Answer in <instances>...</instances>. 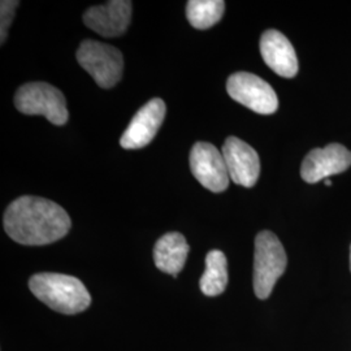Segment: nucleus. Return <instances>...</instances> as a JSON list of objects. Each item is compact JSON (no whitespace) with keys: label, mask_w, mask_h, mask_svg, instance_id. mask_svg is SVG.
Listing matches in <instances>:
<instances>
[{"label":"nucleus","mask_w":351,"mask_h":351,"mask_svg":"<svg viewBox=\"0 0 351 351\" xmlns=\"http://www.w3.org/2000/svg\"><path fill=\"white\" fill-rule=\"evenodd\" d=\"M71 224V217L62 206L32 195L13 201L3 219L5 233L26 246L53 243L68 234Z\"/></svg>","instance_id":"1"},{"label":"nucleus","mask_w":351,"mask_h":351,"mask_svg":"<svg viewBox=\"0 0 351 351\" xmlns=\"http://www.w3.org/2000/svg\"><path fill=\"white\" fill-rule=\"evenodd\" d=\"M29 288L39 301L60 314H80L91 303L88 289L77 277L38 274L29 280Z\"/></svg>","instance_id":"2"},{"label":"nucleus","mask_w":351,"mask_h":351,"mask_svg":"<svg viewBox=\"0 0 351 351\" xmlns=\"http://www.w3.org/2000/svg\"><path fill=\"white\" fill-rule=\"evenodd\" d=\"M288 256L282 243L269 230L261 232L255 239L254 291L259 300H267L284 275Z\"/></svg>","instance_id":"3"},{"label":"nucleus","mask_w":351,"mask_h":351,"mask_svg":"<svg viewBox=\"0 0 351 351\" xmlns=\"http://www.w3.org/2000/svg\"><path fill=\"white\" fill-rule=\"evenodd\" d=\"M77 62L103 88H113L123 77V53L111 45L86 39L77 50Z\"/></svg>","instance_id":"4"},{"label":"nucleus","mask_w":351,"mask_h":351,"mask_svg":"<svg viewBox=\"0 0 351 351\" xmlns=\"http://www.w3.org/2000/svg\"><path fill=\"white\" fill-rule=\"evenodd\" d=\"M14 106L25 114H43L53 125H64L69 113L63 93L46 82H29L17 90Z\"/></svg>","instance_id":"5"},{"label":"nucleus","mask_w":351,"mask_h":351,"mask_svg":"<svg viewBox=\"0 0 351 351\" xmlns=\"http://www.w3.org/2000/svg\"><path fill=\"white\" fill-rule=\"evenodd\" d=\"M226 91L232 99L241 103L254 112L272 114L278 108V99L272 86L258 75L239 72L230 75Z\"/></svg>","instance_id":"6"},{"label":"nucleus","mask_w":351,"mask_h":351,"mask_svg":"<svg viewBox=\"0 0 351 351\" xmlns=\"http://www.w3.org/2000/svg\"><path fill=\"white\" fill-rule=\"evenodd\" d=\"M190 169L203 188L221 193L229 186V172L223 152L211 143L198 142L190 151Z\"/></svg>","instance_id":"7"},{"label":"nucleus","mask_w":351,"mask_h":351,"mask_svg":"<svg viewBox=\"0 0 351 351\" xmlns=\"http://www.w3.org/2000/svg\"><path fill=\"white\" fill-rule=\"evenodd\" d=\"M165 103L159 98L147 101L138 112L134 114L126 128L120 145L125 150H137L146 147L155 138L165 117Z\"/></svg>","instance_id":"8"},{"label":"nucleus","mask_w":351,"mask_h":351,"mask_svg":"<svg viewBox=\"0 0 351 351\" xmlns=\"http://www.w3.org/2000/svg\"><path fill=\"white\" fill-rule=\"evenodd\" d=\"M350 165V151L339 143H330L324 149H314L304 158L301 176L306 182L316 184L345 172Z\"/></svg>","instance_id":"9"},{"label":"nucleus","mask_w":351,"mask_h":351,"mask_svg":"<svg viewBox=\"0 0 351 351\" xmlns=\"http://www.w3.org/2000/svg\"><path fill=\"white\" fill-rule=\"evenodd\" d=\"M221 152L230 180L241 186L252 188L261 173L258 152L245 141L236 137L226 138Z\"/></svg>","instance_id":"10"},{"label":"nucleus","mask_w":351,"mask_h":351,"mask_svg":"<svg viewBox=\"0 0 351 351\" xmlns=\"http://www.w3.org/2000/svg\"><path fill=\"white\" fill-rule=\"evenodd\" d=\"M132 1L111 0L101 5L88 8L84 14V23L101 37L123 36L130 24Z\"/></svg>","instance_id":"11"},{"label":"nucleus","mask_w":351,"mask_h":351,"mask_svg":"<svg viewBox=\"0 0 351 351\" xmlns=\"http://www.w3.org/2000/svg\"><path fill=\"white\" fill-rule=\"evenodd\" d=\"M261 53L264 63L284 78L298 73V59L293 45L278 30H267L261 38Z\"/></svg>","instance_id":"12"},{"label":"nucleus","mask_w":351,"mask_h":351,"mask_svg":"<svg viewBox=\"0 0 351 351\" xmlns=\"http://www.w3.org/2000/svg\"><path fill=\"white\" fill-rule=\"evenodd\" d=\"M186 239L177 232L167 233L158 239L154 247V262L164 274L177 276L188 259Z\"/></svg>","instance_id":"13"},{"label":"nucleus","mask_w":351,"mask_h":351,"mask_svg":"<svg viewBox=\"0 0 351 351\" xmlns=\"http://www.w3.org/2000/svg\"><path fill=\"white\" fill-rule=\"evenodd\" d=\"M228 285V264L224 252L210 251L206 256V271L201 277L199 287L207 297H216L224 293Z\"/></svg>","instance_id":"14"},{"label":"nucleus","mask_w":351,"mask_h":351,"mask_svg":"<svg viewBox=\"0 0 351 351\" xmlns=\"http://www.w3.org/2000/svg\"><path fill=\"white\" fill-rule=\"evenodd\" d=\"M226 11L221 0H190L186 4V17L193 27L206 30L216 25Z\"/></svg>","instance_id":"15"},{"label":"nucleus","mask_w":351,"mask_h":351,"mask_svg":"<svg viewBox=\"0 0 351 351\" xmlns=\"http://www.w3.org/2000/svg\"><path fill=\"white\" fill-rule=\"evenodd\" d=\"M0 4H1L0 7V37L1 38L0 39H1V43H4V40L8 36V29L12 24L14 11L20 3L11 1V0H3Z\"/></svg>","instance_id":"16"},{"label":"nucleus","mask_w":351,"mask_h":351,"mask_svg":"<svg viewBox=\"0 0 351 351\" xmlns=\"http://www.w3.org/2000/svg\"><path fill=\"white\" fill-rule=\"evenodd\" d=\"M324 182H326V186H332V181H330L329 178H326V180H324Z\"/></svg>","instance_id":"17"},{"label":"nucleus","mask_w":351,"mask_h":351,"mask_svg":"<svg viewBox=\"0 0 351 351\" xmlns=\"http://www.w3.org/2000/svg\"><path fill=\"white\" fill-rule=\"evenodd\" d=\"M350 269H351V247H350Z\"/></svg>","instance_id":"18"}]
</instances>
